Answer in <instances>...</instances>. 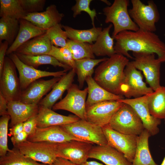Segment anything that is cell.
Instances as JSON below:
<instances>
[{"instance_id":"5b68a950","label":"cell","mask_w":165,"mask_h":165,"mask_svg":"<svg viewBox=\"0 0 165 165\" xmlns=\"http://www.w3.org/2000/svg\"><path fill=\"white\" fill-rule=\"evenodd\" d=\"M60 126L70 135L80 141L97 145H108L102 127L86 120L80 119Z\"/></svg>"},{"instance_id":"4fadbf2b","label":"cell","mask_w":165,"mask_h":165,"mask_svg":"<svg viewBox=\"0 0 165 165\" xmlns=\"http://www.w3.org/2000/svg\"><path fill=\"white\" fill-rule=\"evenodd\" d=\"M93 144L90 142L76 140L58 143L57 157L66 159L75 164L81 165L87 161Z\"/></svg>"},{"instance_id":"ac0fdd59","label":"cell","mask_w":165,"mask_h":165,"mask_svg":"<svg viewBox=\"0 0 165 165\" xmlns=\"http://www.w3.org/2000/svg\"><path fill=\"white\" fill-rule=\"evenodd\" d=\"M78 139L70 135L60 126L37 128L34 133L28 136L27 140L33 142L46 141L59 143Z\"/></svg>"},{"instance_id":"e0dca14e","label":"cell","mask_w":165,"mask_h":165,"mask_svg":"<svg viewBox=\"0 0 165 165\" xmlns=\"http://www.w3.org/2000/svg\"><path fill=\"white\" fill-rule=\"evenodd\" d=\"M61 77L35 81L22 91L20 101L26 104L38 105L43 97L52 89Z\"/></svg>"},{"instance_id":"7402d4cb","label":"cell","mask_w":165,"mask_h":165,"mask_svg":"<svg viewBox=\"0 0 165 165\" xmlns=\"http://www.w3.org/2000/svg\"><path fill=\"white\" fill-rule=\"evenodd\" d=\"M38 109V105L26 104L20 100L9 101L7 111L10 117V127L36 115Z\"/></svg>"},{"instance_id":"f546056e","label":"cell","mask_w":165,"mask_h":165,"mask_svg":"<svg viewBox=\"0 0 165 165\" xmlns=\"http://www.w3.org/2000/svg\"><path fill=\"white\" fill-rule=\"evenodd\" d=\"M108 58L105 57L99 59L84 58L75 60L74 70L77 76L80 89L83 87L86 78L88 76H92L94 72V68Z\"/></svg>"},{"instance_id":"4dcf8cb0","label":"cell","mask_w":165,"mask_h":165,"mask_svg":"<svg viewBox=\"0 0 165 165\" xmlns=\"http://www.w3.org/2000/svg\"><path fill=\"white\" fill-rule=\"evenodd\" d=\"M66 31L68 38L72 41L80 42H86L91 44L95 42L102 30L101 27H93L86 30L74 29L67 25H62Z\"/></svg>"},{"instance_id":"ab89813d","label":"cell","mask_w":165,"mask_h":165,"mask_svg":"<svg viewBox=\"0 0 165 165\" xmlns=\"http://www.w3.org/2000/svg\"><path fill=\"white\" fill-rule=\"evenodd\" d=\"M92 0H76V3L71 8L73 11V16L74 17H76L81 13L82 12L86 13L90 16L92 21L93 27H95L94 24V20L96 16L97 13L95 9H91L90 5Z\"/></svg>"},{"instance_id":"7c38bea8","label":"cell","mask_w":165,"mask_h":165,"mask_svg":"<svg viewBox=\"0 0 165 165\" xmlns=\"http://www.w3.org/2000/svg\"><path fill=\"white\" fill-rule=\"evenodd\" d=\"M102 128L108 145L123 154L132 163L135 157L138 136L120 133L112 128L108 124Z\"/></svg>"},{"instance_id":"cb8c5ba5","label":"cell","mask_w":165,"mask_h":165,"mask_svg":"<svg viewBox=\"0 0 165 165\" xmlns=\"http://www.w3.org/2000/svg\"><path fill=\"white\" fill-rule=\"evenodd\" d=\"M20 28L17 35L6 53L9 55L14 53L23 44L31 39L46 33L47 30L38 27L24 19L19 20Z\"/></svg>"},{"instance_id":"8992f818","label":"cell","mask_w":165,"mask_h":165,"mask_svg":"<svg viewBox=\"0 0 165 165\" xmlns=\"http://www.w3.org/2000/svg\"><path fill=\"white\" fill-rule=\"evenodd\" d=\"M131 8L128 10L129 15L139 29L154 32L156 30L155 24L160 18L156 5L152 0L145 5L140 0H131Z\"/></svg>"},{"instance_id":"d4e9b609","label":"cell","mask_w":165,"mask_h":165,"mask_svg":"<svg viewBox=\"0 0 165 165\" xmlns=\"http://www.w3.org/2000/svg\"><path fill=\"white\" fill-rule=\"evenodd\" d=\"M53 45L46 33L27 41L14 53L31 56L47 55L50 51Z\"/></svg>"},{"instance_id":"7bdbcfd3","label":"cell","mask_w":165,"mask_h":165,"mask_svg":"<svg viewBox=\"0 0 165 165\" xmlns=\"http://www.w3.org/2000/svg\"><path fill=\"white\" fill-rule=\"evenodd\" d=\"M9 45V43L6 41L0 42V74L2 71L5 55Z\"/></svg>"},{"instance_id":"6da1fadb","label":"cell","mask_w":165,"mask_h":165,"mask_svg":"<svg viewBox=\"0 0 165 165\" xmlns=\"http://www.w3.org/2000/svg\"><path fill=\"white\" fill-rule=\"evenodd\" d=\"M114 39L116 53L134 59L129 51L153 53L162 63L165 62V44L153 32L139 29L136 31H125L118 34Z\"/></svg>"},{"instance_id":"d6a6232c","label":"cell","mask_w":165,"mask_h":165,"mask_svg":"<svg viewBox=\"0 0 165 165\" xmlns=\"http://www.w3.org/2000/svg\"><path fill=\"white\" fill-rule=\"evenodd\" d=\"M16 54L24 63L36 69L41 65L50 64L54 67H62L66 71L72 69L69 66L60 62L53 57L49 55L31 56Z\"/></svg>"},{"instance_id":"9a60e30c","label":"cell","mask_w":165,"mask_h":165,"mask_svg":"<svg viewBox=\"0 0 165 165\" xmlns=\"http://www.w3.org/2000/svg\"><path fill=\"white\" fill-rule=\"evenodd\" d=\"M123 103L118 101H106L86 108V120L101 127L109 124L115 113Z\"/></svg>"},{"instance_id":"f907efd6","label":"cell","mask_w":165,"mask_h":165,"mask_svg":"<svg viewBox=\"0 0 165 165\" xmlns=\"http://www.w3.org/2000/svg\"><path fill=\"white\" fill-rule=\"evenodd\" d=\"M160 165H165V156Z\"/></svg>"},{"instance_id":"bcb514c9","label":"cell","mask_w":165,"mask_h":165,"mask_svg":"<svg viewBox=\"0 0 165 165\" xmlns=\"http://www.w3.org/2000/svg\"><path fill=\"white\" fill-rule=\"evenodd\" d=\"M23 123L17 124L9 129V133L12 136L17 135L24 131Z\"/></svg>"},{"instance_id":"681fc988","label":"cell","mask_w":165,"mask_h":165,"mask_svg":"<svg viewBox=\"0 0 165 165\" xmlns=\"http://www.w3.org/2000/svg\"><path fill=\"white\" fill-rule=\"evenodd\" d=\"M102 2L106 3L108 6H110L111 5V3L108 1L107 0H101Z\"/></svg>"},{"instance_id":"b9f144b4","label":"cell","mask_w":165,"mask_h":165,"mask_svg":"<svg viewBox=\"0 0 165 165\" xmlns=\"http://www.w3.org/2000/svg\"><path fill=\"white\" fill-rule=\"evenodd\" d=\"M37 115L30 118L23 123L24 131L28 136L34 133L37 127Z\"/></svg>"},{"instance_id":"7dc6e473","label":"cell","mask_w":165,"mask_h":165,"mask_svg":"<svg viewBox=\"0 0 165 165\" xmlns=\"http://www.w3.org/2000/svg\"><path fill=\"white\" fill-rule=\"evenodd\" d=\"M52 165H81L73 163L66 159L57 157Z\"/></svg>"},{"instance_id":"ba28073f","label":"cell","mask_w":165,"mask_h":165,"mask_svg":"<svg viewBox=\"0 0 165 165\" xmlns=\"http://www.w3.org/2000/svg\"><path fill=\"white\" fill-rule=\"evenodd\" d=\"M120 91L121 95L128 99L140 97L154 91L143 81L141 71L135 68L132 61L125 68Z\"/></svg>"},{"instance_id":"e575fe53","label":"cell","mask_w":165,"mask_h":165,"mask_svg":"<svg viewBox=\"0 0 165 165\" xmlns=\"http://www.w3.org/2000/svg\"><path fill=\"white\" fill-rule=\"evenodd\" d=\"M27 13L24 10L20 0H0V16H7L19 20Z\"/></svg>"},{"instance_id":"f35d334b","label":"cell","mask_w":165,"mask_h":165,"mask_svg":"<svg viewBox=\"0 0 165 165\" xmlns=\"http://www.w3.org/2000/svg\"><path fill=\"white\" fill-rule=\"evenodd\" d=\"M10 117L9 114L1 116L0 119V156H5L10 151L8 146V123Z\"/></svg>"},{"instance_id":"836d02e7","label":"cell","mask_w":165,"mask_h":165,"mask_svg":"<svg viewBox=\"0 0 165 165\" xmlns=\"http://www.w3.org/2000/svg\"><path fill=\"white\" fill-rule=\"evenodd\" d=\"M0 165H47L41 164L25 156L15 147L4 156H1Z\"/></svg>"},{"instance_id":"7a4b0ae2","label":"cell","mask_w":165,"mask_h":165,"mask_svg":"<svg viewBox=\"0 0 165 165\" xmlns=\"http://www.w3.org/2000/svg\"><path fill=\"white\" fill-rule=\"evenodd\" d=\"M129 62L127 57L116 53L101 63L95 70L93 78L106 90L121 95L120 89L124 70Z\"/></svg>"},{"instance_id":"8d00e7d4","label":"cell","mask_w":165,"mask_h":165,"mask_svg":"<svg viewBox=\"0 0 165 165\" xmlns=\"http://www.w3.org/2000/svg\"><path fill=\"white\" fill-rule=\"evenodd\" d=\"M62 25L60 23L47 30L46 33L53 45L66 47L68 38L66 31L62 30Z\"/></svg>"},{"instance_id":"ee69618b","label":"cell","mask_w":165,"mask_h":165,"mask_svg":"<svg viewBox=\"0 0 165 165\" xmlns=\"http://www.w3.org/2000/svg\"><path fill=\"white\" fill-rule=\"evenodd\" d=\"M28 136V134L23 131L17 135L12 136L11 140L14 146H15L26 141Z\"/></svg>"},{"instance_id":"83f0119b","label":"cell","mask_w":165,"mask_h":165,"mask_svg":"<svg viewBox=\"0 0 165 165\" xmlns=\"http://www.w3.org/2000/svg\"><path fill=\"white\" fill-rule=\"evenodd\" d=\"M150 136L145 129L138 136L135 157L132 165H158L153 160L150 152L148 139Z\"/></svg>"},{"instance_id":"603a6c76","label":"cell","mask_w":165,"mask_h":165,"mask_svg":"<svg viewBox=\"0 0 165 165\" xmlns=\"http://www.w3.org/2000/svg\"><path fill=\"white\" fill-rule=\"evenodd\" d=\"M75 74V70L72 69L62 76L51 91L40 101L38 105L51 109L56 102L61 99L65 91L72 85Z\"/></svg>"},{"instance_id":"9c48e42d","label":"cell","mask_w":165,"mask_h":165,"mask_svg":"<svg viewBox=\"0 0 165 165\" xmlns=\"http://www.w3.org/2000/svg\"><path fill=\"white\" fill-rule=\"evenodd\" d=\"M57 144L46 141L33 142L27 140L14 147L27 157L43 164L52 165L57 158Z\"/></svg>"},{"instance_id":"60d3db41","label":"cell","mask_w":165,"mask_h":165,"mask_svg":"<svg viewBox=\"0 0 165 165\" xmlns=\"http://www.w3.org/2000/svg\"><path fill=\"white\" fill-rule=\"evenodd\" d=\"M46 1L45 0H20L23 10L27 13L42 12Z\"/></svg>"},{"instance_id":"74e56055","label":"cell","mask_w":165,"mask_h":165,"mask_svg":"<svg viewBox=\"0 0 165 165\" xmlns=\"http://www.w3.org/2000/svg\"><path fill=\"white\" fill-rule=\"evenodd\" d=\"M47 55L53 57L72 69H75V60L71 52L66 47H58L53 45L50 51Z\"/></svg>"},{"instance_id":"30bf717a","label":"cell","mask_w":165,"mask_h":165,"mask_svg":"<svg viewBox=\"0 0 165 165\" xmlns=\"http://www.w3.org/2000/svg\"><path fill=\"white\" fill-rule=\"evenodd\" d=\"M88 90H83L76 84H72L67 90L66 96L57 102L52 107L53 110H63L70 112L80 119L86 120V102Z\"/></svg>"},{"instance_id":"c3c4849f","label":"cell","mask_w":165,"mask_h":165,"mask_svg":"<svg viewBox=\"0 0 165 165\" xmlns=\"http://www.w3.org/2000/svg\"><path fill=\"white\" fill-rule=\"evenodd\" d=\"M81 165H103L97 162L94 161H87Z\"/></svg>"},{"instance_id":"8fae6325","label":"cell","mask_w":165,"mask_h":165,"mask_svg":"<svg viewBox=\"0 0 165 165\" xmlns=\"http://www.w3.org/2000/svg\"><path fill=\"white\" fill-rule=\"evenodd\" d=\"M16 69L12 60L6 57L0 74V92L9 101L20 100L22 92Z\"/></svg>"},{"instance_id":"5bb4252c","label":"cell","mask_w":165,"mask_h":165,"mask_svg":"<svg viewBox=\"0 0 165 165\" xmlns=\"http://www.w3.org/2000/svg\"><path fill=\"white\" fill-rule=\"evenodd\" d=\"M9 57L14 63L18 72L22 91L31 83L41 78L50 76L61 77L66 73L67 71L64 70L50 72L37 69L24 63L15 53L9 55Z\"/></svg>"},{"instance_id":"1f68e13d","label":"cell","mask_w":165,"mask_h":165,"mask_svg":"<svg viewBox=\"0 0 165 165\" xmlns=\"http://www.w3.org/2000/svg\"><path fill=\"white\" fill-rule=\"evenodd\" d=\"M20 28L19 20L7 16L0 19V42L7 41L10 46L14 41Z\"/></svg>"},{"instance_id":"277c9868","label":"cell","mask_w":165,"mask_h":165,"mask_svg":"<svg viewBox=\"0 0 165 165\" xmlns=\"http://www.w3.org/2000/svg\"><path fill=\"white\" fill-rule=\"evenodd\" d=\"M108 124L114 130L126 134L139 136L145 129L134 109L124 103L114 114Z\"/></svg>"},{"instance_id":"4316f807","label":"cell","mask_w":165,"mask_h":165,"mask_svg":"<svg viewBox=\"0 0 165 165\" xmlns=\"http://www.w3.org/2000/svg\"><path fill=\"white\" fill-rule=\"evenodd\" d=\"M112 25L110 24L103 29L95 43L92 44V51L94 55L110 57L116 53L114 48V39L110 35Z\"/></svg>"},{"instance_id":"f1b7e54d","label":"cell","mask_w":165,"mask_h":165,"mask_svg":"<svg viewBox=\"0 0 165 165\" xmlns=\"http://www.w3.org/2000/svg\"><path fill=\"white\" fill-rule=\"evenodd\" d=\"M147 95L148 107L151 115L157 119H165V87L161 86Z\"/></svg>"},{"instance_id":"f6af8a7d","label":"cell","mask_w":165,"mask_h":165,"mask_svg":"<svg viewBox=\"0 0 165 165\" xmlns=\"http://www.w3.org/2000/svg\"><path fill=\"white\" fill-rule=\"evenodd\" d=\"M8 101L0 92V115L8 114L7 111Z\"/></svg>"},{"instance_id":"2e32d148","label":"cell","mask_w":165,"mask_h":165,"mask_svg":"<svg viewBox=\"0 0 165 165\" xmlns=\"http://www.w3.org/2000/svg\"><path fill=\"white\" fill-rule=\"evenodd\" d=\"M118 101L127 104L135 111L142 121L144 128L151 136L157 134L159 132L158 126L161 119L152 116L150 113L148 105V95L134 98H124Z\"/></svg>"},{"instance_id":"484cf974","label":"cell","mask_w":165,"mask_h":165,"mask_svg":"<svg viewBox=\"0 0 165 165\" xmlns=\"http://www.w3.org/2000/svg\"><path fill=\"white\" fill-rule=\"evenodd\" d=\"M85 81L88 90L86 108L102 101H118L125 98L123 96L115 95L105 89L95 82L91 76H88Z\"/></svg>"},{"instance_id":"d6986e66","label":"cell","mask_w":165,"mask_h":165,"mask_svg":"<svg viewBox=\"0 0 165 165\" xmlns=\"http://www.w3.org/2000/svg\"><path fill=\"white\" fill-rule=\"evenodd\" d=\"M88 157L100 160L106 165L132 164L123 154L108 145L93 146Z\"/></svg>"},{"instance_id":"52a82bcc","label":"cell","mask_w":165,"mask_h":165,"mask_svg":"<svg viewBox=\"0 0 165 165\" xmlns=\"http://www.w3.org/2000/svg\"><path fill=\"white\" fill-rule=\"evenodd\" d=\"M135 68L142 71L146 82L153 91L161 86L160 84V67L162 63L155 57V53L148 52H132Z\"/></svg>"},{"instance_id":"d590c367","label":"cell","mask_w":165,"mask_h":165,"mask_svg":"<svg viewBox=\"0 0 165 165\" xmlns=\"http://www.w3.org/2000/svg\"><path fill=\"white\" fill-rule=\"evenodd\" d=\"M71 52L75 60L84 58H95L92 49V44L75 42L69 39L66 47Z\"/></svg>"},{"instance_id":"44dd1931","label":"cell","mask_w":165,"mask_h":165,"mask_svg":"<svg viewBox=\"0 0 165 165\" xmlns=\"http://www.w3.org/2000/svg\"><path fill=\"white\" fill-rule=\"evenodd\" d=\"M37 118V127L40 128L60 126L73 123L80 119L76 116L63 115L55 112L51 109L39 105Z\"/></svg>"},{"instance_id":"3957f363","label":"cell","mask_w":165,"mask_h":165,"mask_svg":"<svg viewBox=\"0 0 165 165\" xmlns=\"http://www.w3.org/2000/svg\"><path fill=\"white\" fill-rule=\"evenodd\" d=\"M128 0H115L110 6L103 10L105 16V22L112 23L114 26L112 37L125 31H136L139 28L130 17L128 9Z\"/></svg>"},{"instance_id":"ffe728a7","label":"cell","mask_w":165,"mask_h":165,"mask_svg":"<svg viewBox=\"0 0 165 165\" xmlns=\"http://www.w3.org/2000/svg\"><path fill=\"white\" fill-rule=\"evenodd\" d=\"M64 16V14L59 12L56 6L52 4L48 6L44 11L27 13L23 19L29 21L39 28L47 30L60 23Z\"/></svg>"}]
</instances>
